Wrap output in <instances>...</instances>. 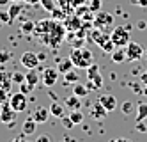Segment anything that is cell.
<instances>
[{"label":"cell","mask_w":147,"mask_h":142,"mask_svg":"<svg viewBox=\"0 0 147 142\" xmlns=\"http://www.w3.org/2000/svg\"><path fill=\"white\" fill-rule=\"evenodd\" d=\"M69 59L73 60L75 68H78V69H87L90 64L94 62V55H92V52H90V50H87V48H73V50H71Z\"/></svg>","instance_id":"cell-1"},{"label":"cell","mask_w":147,"mask_h":142,"mask_svg":"<svg viewBox=\"0 0 147 142\" xmlns=\"http://www.w3.org/2000/svg\"><path fill=\"white\" fill-rule=\"evenodd\" d=\"M64 34H66V29L62 27L60 23H55V25H53V29H51L48 34H45V36H43V39L46 41V45L57 48L60 43L64 41Z\"/></svg>","instance_id":"cell-2"},{"label":"cell","mask_w":147,"mask_h":142,"mask_svg":"<svg viewBox=\"0 0 147 142\" xmlns=\"http://www.w3.org/2000/svg\"><path fill=\"white\" fill-rule=\"evenodd\" d=\"M87 78H89V82H87L89 91L90 89L98 91V89H101V87H103V76L99 73V66H98L96 62H92L90 66L87 68Z\"/></svg>","instance_id":"cell-3"},{"label":"cell","mask_w":147,"mask_h":142,"mask_svg":"<svg viewBox=\"0 0 147 142\" xmlns=\"http://www.w3.org/2000/svg\"><path fill=\"white\" fill-rule=\"evenodd\" d=\"M129 29L131 27H115L112 30L110 37L115 46H126L129 43Z\"/></svg>","instance_id":"cell-4"},{"label":"cell","mask_w":147,"mask_h":142,"mask_svg":"<svg viewBox=\"0 0 147 142\" xmlns=\"http://www.w3.org/2000/svg\"><path fill=\"white\" fill-rule=\"evenodd\" d=\"M124 48H126V59L131 60V62L144 57V48L138 45V43H135V41H129Z\"/></svg>","instance_id":"cell-5"},{"label":"cell","mask_w":147,"mask_h":142,"mask_svg":"<svg viewBox=\"0 0 147 142\" xmlns=\"http://www.w3.org/2000/svg\"><path fill=\"white\" fill-rule=\"evenodd\" d=\"M16 117H18V112L9 103H4L2 105V112H0V121L5 123V124H9V126H14Z\"/></svg>","instance_id":"cell-6"},{"label":"cell","mask_w":147,"mask_h":142,"mask_svg":"<svg viewBox=\"0 0 147 142\" xmlns=\"http://www.w3.org/2000/svg\"><path fill=\"white\" fill-rule=\"evenodd\" d=\"M27 103H28L27 94H23L22 91L16 92V94H13V96H11V100H9V105H11L16 112H23L25 108H27Z\"/></svg>","instance_id":"cell-7"},{"label":"cell","mask_w":147,"mask_h":142,"mask_svg":"<svg viewBox=\"0 0 147 142\" xmlns=\"http://www.w3.org/2000/svg\"><path fill=\"white\" fill-rule=\"evenodd\" d=\"M20 60H22V64L27 68V69H36L39 66V57H37V53L34 52H25L22 53V57H20Z\"/></svg>","instance_id":"cell-8"},{"label":"cell","mask_w":147,"mask_h":142,"mask_svg":"<svg viewBox=\"0 0 147 142\" xmlns=\"http://www.w3.org/2000/svg\"><path fill=\"white\" fill-rule=\"evenodd\" d=\"M53 25H55V21H53V20H50V18H43V20L36 21L34 34H37V36H45V34H48V32L53 29Z\"/></svg>","instance_id":"cell-9"},{"label":"cell","mask_w":147,"mask_h":142,"mask_svg":"<svg viewBox=\"0 0 147 142\" xmlns=\"http://www.w3.org/2000/svg\"><path fill=\"white\" fill-rule=\"evenodd\" d=\"M57 80H59V69H55V68H46L43 71V82H45V85L51 87V85L57 84Z\"/></svg>","instance_id":"cell-10"},{"label":"cell","mask_w":147,"mask_h":142,"mask_svg":"<svg viewBox=\"0 0 147 142\" xmlns=\"http://www.w3.org/2000/svg\"><path fill=\"white\" fill-rule=\"evenodd\" d=\"M99 103L107 108L108 112H113L115 108H117V100H115L113 94H103V96H99Z\"/></svg>","instance_id":"cell-11"},{"label":"cell","mask_w":147,"mask_h":142,"mask_svg":"<svg viewBox=\"0 0 147 142\" xmlns=\"http://www.w3.org/2000/svg\"><path fill=\"white\" fill-rule=\"evenodd\" d=\"M50 110H48V108H45V107H37L36 108V110L32 112V117L36 119V123L39 124V123H46L48 121V119H50Z\"/></svg>","instance_id":"cell-12"},{"label":"cell","mask_w":147,"mask_h":142,"mask_svg":"<svg viewBox=\"0 0 147 142\" xmlns=\"http://www.w3.org/2000/svg\"><path fill=\"white\" fill-rule=\"evenodd\" d=\"M107 114H108V110L99 103V100L94 103L92 108H90V116H92L94 119H103V117H107Z\"/></svg>","instance_id":"cell-13"},{"label":"cell","mask_w":147,"mask_h":142,"mask_svg":"<svg viewBox=\"0 0 147 142\" xmlns=\"http://www.w3.org/2000/svg\"><path fill=\"white\" fill-rule=\"evenodd\" d=\"M64 105L69 108V110H80V108H82V98H78L76 94H73V96L66 98Z\"/></svg>","instance_id":"cell-14"},{"label":"cell","mask_w":147,"mask_h":142,"mask_svg":"<svg viewBox=\"0 0 147 142\" xmlns=\"http://www.w3.org/2000/svg\"><path fill=\"white\" fill-rule=\"evenodd\" d=\"M112 60L115 64H121L124 60H128L126 59V48L124 46H115V50L112 52Z\"/></svg>","instance_id":"cell-15"},{"label":"cell","mask_w":147,"mask_h":142,"mask_svg":"<svg viewBox=\"0 0 147 142\" xmlns=\"http://www.w3.org/2000/svg\"><path fill=\"white\" fill-rule=\"evenodd\" d=\"M112 21H113V16L110 13H99L96 16V25L99 29H103L105 25H112Z\"/></svg>","instance_id":"cell-16"},{"label":"cell","mask_w":147,"mask_h":142,"mask_svg":"<svg viewBox=\"0 0 147 142\" xmlns=\"http://www.w3.org/2000/svg\"><path fill=\"white\" fill-rule=\"evenodd\" d=\"M23 133L25 135H32V133H36V130H37V123H36V119L34 117H28L27 121L23 123Z\"/></svg>","instance_id":"cell-17"},{"label":"cell","mask_w":147,"mask_h":142,"mask_svg":"<svg viewBox=\"0 0 147 142\" xmlns=\"http://www.w3.org/2000/svg\"><path fill=\"white\" fill-rule=\"evenodd\" d=\"M73 94H76L78 98H85V96L89 94V87H87V84H85V85L80 84V82L73 84Z\"/></svg>","instance_id":"cell-18"},{"label":"cell","mask_w":147,"mask_h":142,"mask_svg":"<svg viewBox=\"0 0 147 142\" xmlns=\"http://www.w3.org/2000/svg\"><path fill=\"white\" fill-rule=\"evenodd\" d=\"M145 119H147V103L140 101L138 105H136V123L145 121Z\"/></svg>","instance_id":"cell-19"},{"label":"cell","mask_w":147,"mask_h":142,"mask_svg":"<svg viewBox=\"0 0 147 142\" xmlns=\"http://www.w3.org/2000/svg\"><path fill=\"white\" fill-rule=\"evenodd\" d=\"M50 114L53 116V117H64V105H60L59 101H53L50 107Z\"/></svg>","instance_id":"cell-20"},{"label":"cell","mask_w":147,"mask_h":142,"mask_svg":"<svg viewBox=\"0 0 147 142\" xmlns=\"http://www.w3.org/2000/svg\"><path fill=\"white\" fill-rule=\"evenodd\" d=\"M64 80L67 82V84H76V82H80V75H78V69H69L67 73H64Z\"/></svg>","instance_id":"cell-21"},{"label":"cell","mask_w":147,"mask_h":142,"mask_svg":"<svg viewBox=\"0 0 147 142\" xmlns=\"http://www.w3.org/2000/svg\"><path fill=\"white\" fill-rule=\"evenodd\" d=\"M11 85H13V78L7 73L2 71V73H0V87L5 89V91H11Z\"/></svg>","instance_id":"cell-22"},{"label":"cell","mask_w":147,"mask_h":142,"mask_svg":"<svg viewBox=\"0 0 147 142\" xmlns=\"http://www.w3.org/2000/svg\"><path fill=\"white\" fill-rule=\"evenodd\" d=\"M39 78H41V76L37 75V71H36V69H30V71L25 75V82H27V84H30L32 87H36V85H37Z\"/></svg>","instance_id":"cell-23"},{"label":"cell","mask_w":147,"mask_h":142,"mask_svg":"<svg viewBox=\"0 0 147 142\" xmlns=\"http://www.w3.org/2000/svg\"><path fill=\"white\" fill-rule=\"evenodd\" d=\"M73 68H75V64H73V60L71 59H64V60H60L59 62V73H62V75H64V73H67L69 69H73Z\"/></svg>","instance_id":"cell-24"},{"label":"cell","mask_w":147,"mask_h":142,"mask_svg":"<svg viewBox=\"0 0 147 142\" xmlns=\"http://www.w3.org/2000/svg\"><path fill=\"white\" fill-rule=\"evenodd\" d=\"M9 14H11V18L14 20L20 13H22V2H11L9 4V11H7Z\"/></svg>","instance_id":"cell-25"},{"label":"cell","mask_w":147,"mask_h":142,"mask_svg":"<svg viewBox=\"0 0 147 142\" xmlns=\"http://www.w3.org/2000/svg\"><path fill=\"white\" fill-rule=\"evenodd\" d=\"M121 110H122V114H124V116L133 114V112H135V103H133V101H129V100H128V101H122V103H121Z\"/></svg>","instance_id":"cell-26"},{"label":"cell","mask_w":147,"mask_h":142,"mask_svg":"<svg viewBox=\"0 0 147 142\" xmlns=\"http://www.w3.org/2000/svg\"><path fill=\"white\" fill-rule=\"evenodd\" d=\"M34 29H36V23H34L32 20H25L23 23H22V32H23V34H27V36L32 34Z\"/></svg>","instance_id":"cell-27"},{"label":"cell","mask_w":147,"mask_h":142,"mask_svg":"<svg viewBox=\"0 0 147 142\" xmlns=\"http://www.w3.org/2000/svg\"><path fill=\"white\" fill-rule=\"evenodd\" d=\"M39 4H41V7H43L45 11H48V13H51L53 9H57L55 5H57V0H39Z\"/></svg>","instance_id":"cell-28"},{"label":"cell","mask_w":147,"mask_h":142,"mask_svg":"<svg viewBox=\"0 0 147 142\" xmlns=\"http://www.w3.org/2000/svg\"><path fill=\"white\" fill-rule=\"evenodd\" d=\"M67 116H69V119H71V121L75 123V124H80V123L83 121V114H82L80 110H71Z\"/></svg>","instance_id":"cell-29"},{"label":"cell","mask_w":147,"mask_h":142,"mask_svg":"<svg viewBox=\"0 0 147 142\" xmlns=\"http://www.w3.org/2000/svg\"><path fill=\"white\" fill-rule=\"evenodd\" d=\"M0 21H2V23H11L13 18H11V14H9V13L2 11V13H0Z\"/></svg>","instance_id":"cell-30"},{"label":"cell","mask_w":147,"mask_h":142,"mask_svg":"<svg viewBox=\"0 0 147 142\" xmlns=\"http://www.w3.org/2000/svg\"><path fill=\"white\" fill-rule=\"evenodd\" d=\"M76 25H80V20H78V16L71 18V21L67 23V29H69V30H76Z\"/></svg>","instance_id":"cell-31"},{"label":"cell","mask_w":147,"mask_h":142,"mask_svg":"<svg viewBox=\"0 0 147 142\" xmlns=\"http://www.w3.org/2000/svg\"><path fill=\"white\" fill-rule=\"evenodd\" d=\"M99 7H101V0H90L89 2V9L90 11H99Z\"/></svg>","instance_id":"cell-32"},{"label":"cell","mask_w":147,"mask_h":142,"mask_svg":"<svg viewBox=\"0 0 147 142\" xmlns=\"http://www.w3.org/2000/svg\"><path fill=\"white\" fill-rule=\"evenodd\" d=\"M7 96H9V91H5V89H2V87H0V105L7 103Z\"/></svg>","instance_id":"cell-33"},{"label":"cell","mask_w":147,"mask_h":142,"mask_svg":"<svg viewBox=\"0 0 147 142\" xmlns=\"http://www.w3.org/2000/svg\"><path fill=\"white\" fill-rule=\"evenodd\" d=\"M13 82H16V84H22V82H25V75H22V73H13Z\"/></svg>","instance_id":"cell-34"},{"label":"cell","mask_w":147,"mask_h":142,"mask_svg":"<svg viewBox=\"0 0 147 142\" xmlns=\"http://www.w3.org/2000/svg\"><path fill=\"white\" fill-rule=\"evenodd\" d=\"M62 124H64V128H67V130H71L73 126H75V123L69 119V116L67 117H62Z\"/></svg>","instance_id":"cell-35"},{"label":"cell","mask_w":147,"mask_h":142,"mask_svg":"<svg viewBox=\"0 0 147 142\" xmlns=\"http://www.w3.org/2000/svg\"><path fill=\"white\" fill-rule=\"evenodd\" d=\"M20 85H22V92H23V94H28L30 91H32V89H34V87H32V85H30V84H27V82H25V84L22 82V84H20Z\"/></svg>","instance_id":"cell-36"},{"label":"cell","mask_w":147,"mask_h":142,"mask_svg":"<svg viewBox=\"0 0 147 142\" xmlns=\"http://www.w3.org/2000/svg\"><path fill=\"white\" fill-rule=\"evenodd\" d=\"M9 52H0V64H5V62H9Z\"/></svg>","instance_id":"cell-37"},{"label":"cell","mask_w":147,"mask_h":142,"mask_svg":"<svg viewBox=\"0 0 147 142\" xmlns=\"http://www.w3.org/2000/svg\"><path fill=\"white\" fill-rule=\"evenodd\" d=\"M36 142H53V139H51L50 135H39Z\"/></svg>","instance_id":"cell-38"},{"label":"cell","mask_w":147,"mask_h":142,"mask_svg":"<svg viewBox=\"0 0 147 142\" xmlns=\"http://www.w3.org/2000/svg\"><path fill=\"white\" fill-rule=\"evenodd\" d=\"M133 5H140V7H147V0H129Z\"/></svg>","instance_id":"cell-39"},{"label":"cell","mask_w":147,"mask_h":142,"mask_svg":"<svg viewBox=\"0 0 147 142\" xmlns=\"http://www.w3.org/2000/svg\"><path fill=\"white\" fill-rule=\"evenodd\" d=\"M136 27H138V30H144V29L147 27V23H145V21H144V20H140V21H138V23H136Z\"/></svg>","instance_id":"cell-40"},{"label":"cell","mask_w":147,"mask_h":142,"mask_svg":"<svg viewBox=\"0 0 147 142\" xmlns=\"http://www.w3.org/2000/svg\"><path fill=\"white\" fill-rule=\"evenodd\" d=\"M136 128H138V132H142V133H145V132H147V128H145V126L142 124V121L138 123V126H136Z\"/></svg>","instance_id":"cell-41"},{"label":"cell","mask_w":147,"mask_h":142,"mask_svg":"<svg viewBox=\"0 0 147 142\" xmlns=\"http://www.w3.org/2000/svg\"><path fill=\"white\" fill-rule=\"evenodd\" d=\"M112 142H131L129 139H126V137H121V139H113Z\"/></svg>","instance_id":"cell-42"},{"label":"cell","mask_w":147,"mask_h":142,"mask_svg":"<svg viewBox=\"0 0 147 142\" xmlns=\"http://www.w3.org/2000/svg\"><path fill=\"white\" fill-rule=\"evenodd\" d=\"M25 4H30V5H36V4H39V0H23Z\"/></svg>","instance_id":"cell-43"},{"label":"cell","mask_w":147,"mask_h":142,"mask_svg":"<svg viewBox=\"0 0 147 142\" xmlns=\"http://www.w3.org/2000/svg\"><path fill=\"white\" fill-rule=\"evenodd\" d=\"M11 4V0H0V7H4V5H9Z\"/></svg>","instance_id":"cell-44"},{"label":"cell","mask_w":147,"mask_h":142,"mask_svg":"<svg viewBox=\"0 0 147 142\" xmlns=\"http://www.w3.org/2000/svg\"><path fill=\"white\" fill-rule=\"evenodd\" d=\"M37 57H39V60H45V59H46L45 53H37Z\"/></svg>","instance_id":"cell-45"},{"label":"cell","mask_w":147,"mask_h":142,"mask_svg":"<svg viewBox=\"0 0 147 142\" xmlns=\"http://www.w3.org/2000/svg\"><path fill=\"white\" fill-rule=\"evenodd\" d=\"M11 142H23V140H22V139H13Z\"/></svg>","instance_id":"cell-46"},{"label":"cell","mask_w":147,"mask_h":142,"mask_svg":"<svg viewBox=\"0 0 147 142\" xmlns=\"http://www.w3.org/2000/svg\"><path fill=\"white\" fill-rule=\"evenodd\" d=\"M144 59H145V62H147V50L144 52Z\"/></svg>","instance_id":"cell-47"},{"label":"cell","mask_w":147,"mask_h":142,"mask_svg":"<svg viewBox=\"0 0 147 142\" xmlns=\"http://www.w3.org/2000/svg\"><path fill=\"white\" fill-rule=\"evenodd\" d=\"M11 2H23V0H11Z\"/></svg>","instance_id":"cell-48"},{"label":"cell","mask_w":147,"mask_h":142,"mask_svg":"<svg viewBox=\"0 0 147 142\" xmlns=\"http://www.w3.org/2000/svg\"><path fill=\"white\" fill-rule=\"evenodd\" d=\"M144 92H145V94H147V87H145V91H144Z\"/></svg>","instance_id":"cell-49"},{"label":"cell","mask_w":147,"mask_h":142,"mask_svg":"<svg viewBox=\"0 0 147 142\" xmlns=\"http://www.w3.org/2000/svg\"><path fill=\"white\" fill-rule=\"evenodd\" d=\"M0 112H2V105H0Z\"/></svg>","instance_id":"cell-50"},{"label":"cell","mask_w":147,"mask_h":142,"mask_svg":"<svg viewBox=\"0 0 147 142\" xmlns=\"http://www.w3.org/2000/svg\"><path fill=\"white\" fill-rule=\"evenodd\" d=\"M23 142H27V140H23Z\"/></svg>","instance_id":"cell-51"}]
</instances>
